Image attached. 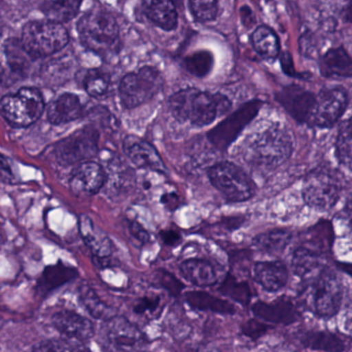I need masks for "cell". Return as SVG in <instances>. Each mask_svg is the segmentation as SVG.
I'll return each instance as SVG.
<instances>
[{"label": "cell", "mask_w": 352, "mask_h": 352, "mask_svg": "<svg viewBox=\"0 0 352 352\" xmlns=\"http://www.w3.org/2000/svg\"><path fill=\"white\" fill-rule=\"evenodd\" d=\"M169 109L176 119L198 127L210 125L231 109L225 95L211 94L195 88L182 89L169 98Z\"/></svg>", "instance_id": "1"}, {"label": "cell", "mask_w": 352, "mask_h": 352, "mask_svg": "<svg viewBox=\"0 0 352 352\" xmlns=\"http://www.w3.org/2000/svg\"><path fill=\"white\" fill-rule=\"evenodd\" d=\"M293 153L291 134L280 125L271 126L252 136L245 144L243 156L246 162L258 168H276Z\"/></svg>", "instance_id": "2"}, {"label": "cell", "mask_w": 352, "mask_h": 352, "mask_svg": "<svg viewBox=\"0 0 352 352\" xmlns=\"http://www.w3.org/2000/svg\"><path fill=\"white\" fill-rule=\"evenodd\" d=\"M78 32L82 45L99 55H111L119 52V25L107 10L96 8L86 12L78 21Z\"/></svg>", "instance_id": "3"}, {"label": "cell", "mask_w": 352, "mask_h": 352, "mask_svg": "<svg viewBox=\"0 0 352 352\" xmlns=\"http://www.w3.org/2000/svg\"><path fill=\"white\" fill-rule=\"evenodd\" d=\"M20 41L29 57L37 59L64 49L69 43V34L63 25L47 19L26 24Z\"/></svg>", "instance_id": "4"}, {"label": "cell", "mask_w": 352, "mask_h": 352, "mask_svg": "<svg viewBox=\"0 0 352 352\" xmlns=\"http://www.w3.org/2000/svg\"><path fill=\"white\" fill-rule=\"evenodd\" d=\"M45 111V100L36 88H22L0 100V113L14 127H28L34 124Z\"/></svg>", "instance_id": "5"}, {"label": "cell", "mask_w": 352, "mask_h": 352, "mask_svg": "<svg viewBox=\"0 0 352 352\" xmlns=\"http://www.w3.org/2000/svg\"><path fill=\"white\" fill-rule=\"evenodd\" d=\"M161 72L152 66H144L138 72H130L122 78L119 95L122 105L132 109L150 101L162 89Z\"/></svg>", "instance_id": "6"}, {"label": "cell", "mask_w": 352, "mask_h": 352, "mask_svg": "<svg viewBox=\"0 0 352 352\" xmlns=\"http://www.w3.org/2000/svg\"><path fill=\"white\" fill-rule=\"evenodd\" d=\"M208 175L213 186L232 202H244L254 196V182L233 163H217L209 169Z\"/></svg>", "instance_id": "7"}, {"label": "cell", "mask_w": 352, "mask_h": 352, "mask_svg": "<svg viewBox=\"0 0 352 352\" xmlns=\"http://www.w3.org/2000/svg\"><path fill=\"white\" fill-rule=\"evenodd\" d=\"M102 346L107 352H140L146 344L142 331L129 320L115 316L105 320L101 330Z\"/></svg>", "instance_id": "8"}, {"label": "cell", "mask_w": 352, "mask_h": 352, "mask_svg": "<svg viewBox=\"0 0 352 352\" xmlns=\"http://www.w3.org/2000/svg\"><path fill=\"white\" fill-rule=\"evenodd\" d=\"M340 194L338 178L329 171H314L304 180V201L316 210H330L338 202Z\"/></svg>", "instance_id": "9"}, {"label": "cell", "mask_w": 352, "mask_h": 352, "mask_svg": "<svg viewBox=\"0 0 352 352\" xmlns=\"http://www.w3.org/2000/svg\"><path fill=\"white\" fill-rule=\"evenodd\" d=\"M263 102L252 100L240 107L208 132V140L219 151H226L240 135L244 128L256 117Z\"/></svg>", "instance_id": "10"}, {"label": "cell", "mask_w": 352, "mask_h": 352, "mask_svg": "<svg viewBox=\"0 0 352 352\" xmlns=\"http://www.w3.org/2000/svg\"><path fill=\"white\" fill-rule=\"evenodd\" d=\"M99 133L94 128H84L64 138L56 146L55 155L62 165L87 162L98 152Z\"/></svg>", "instance_id": "11"}, {"label": "cell", "mask_w": 352, "mask_h": 352, "mask_svg": "<svg viewBox=\"0 0 352 352\" xmlns=\"http://www.w3.org/2000/svg\"><path fill=\"white\" fill-rule=\"evenodd\" d=\"M309 287H312V302L316 316L331 318L338 314L342 304L343 287L331 269L326 267Z\"/></svg>", "instance_id": "12"}, {"label": "cell", "mask_w": 352, "mask_h": 352, "mask_svg": "<svg viewBox=\"0 0 352 352\" xmlns=\"http://www.w3.org/2000/svg\"><path fill=\"white\" fill-rule=\"evenodd\" d=\"M349 105V95L341 87L324 89L316 96V109L310 126L331 128L344 115Z\"/></svg>", "instance_id": "13"}, {"label": "cell", "mask_w": 352, "mask_h": 352, "mask_svg": "<svg viewBox=\"0 0 352 352\" xmlns=\"http://www.w3.org/2000/svg\"><path fill=\"white\" fill-rule=\"evenodd\" d=\"M277 100L298 123L310 125L316 104L314 93L293 85L283 89L277 94Z\"/></svg>", "instance_id": "14"}, {"label": "cell", "mask_w": 352, "mask_h": 352, "mask_svg": "<svg viewBox=\"0 0 352 352\" xmlns=\"http://www.w3.org/2000/svg\"><path fill=\"white\" fill-rule=\"evenodd\" d=\"M54 328L67 339L86 342L94 336V326L85 316L70 310H61L52 316Z\"/></svg>", "instance_id": "15"}, {"label": "cell", "mask_w": 352, "mask_h": 352, "mask_svg": "<svg viewBox=\"0 0 352 352\" xmlns=\"http://www.w3.org/2000/svg\"><path fill=\"white\" fill-rule=\"evenodd\" d=\"M124 152L138 168L151 169L156 173H166L167 169L154 146L135 135L125 138Z\"/></svg>", "instance_id": "16"}, {"label": "cell", "mask_w": 352, "mask_h": 352, "mask_svg": "<svg viewBox=\"0 0 352 352\" xmlns=\"http://www.w3.org/2000/svg\"><path fill=\"white\" fill-rule=\"evenodd\" d=\"M105 182L102 167L93 161L80 163L70 177V188L76 196L89 197L97 194Z\"/></svg>", "instance_id": "17"}, {"label": "cell", "mask_w": 352, "mask_h": 352, "mask_svg": "<svg viewBox=\"0 0 352 352\" xmlns=\"http://www.w3.org/2000/svg\"><path fill=\"white\" fill-rule=\"evenodd\" d=\"M254 316L262 322L276 324H294L299 320L297 306L289 298H280L271 303L258 301L252 307Z\"/></svg>", "instance_id": "18"}, {"label": "cell", "mask_w": 352, "mask_h": 352, "mask_svg": "<svg viewBox=\"0 0 352 352\" xmlns=\"http://www.w3.org/2000/svg\"><path fill=\"white\" fill-rule=\"evenodd\" d=\"M322 256L302 245L294 252L292 261L294 273L302 279L306 287H309L326 268Z\"/></svg>", "instance_id": "19"}, {"label": "cell", "mask_w": 352, "mask_h": 352, "mask_svg": "<svg viewBox=\"0 0 352 352\" xmlns=\"http://www.w3.org/2000/svg\"><path fill=\"white\" fill-rule=\"evenodd\" d=\"M82 111L84 107L80 98L72 93H64L52 101L47 109V117L53 125H63L80 119Z\"/></svg>", "instance_id": "20"}, {"label": "cell", "mask_w": 352, "mask_h": 352, "mask_svg": "<svg viewBox=\"0 0 352 352\" xmlns=\"http://www.w3.org/2000/svg\"><path fill=\"white\" fill-rule=\"evenodd\" d=\"M254 275L256 283L269 293H276L283 289L289 279L287 267L278 261L256 263Z\"/></svg>", "instance_id": "21"}, {"label": "cell", "mask_w": 352, "mask_h": 352, "mask_svg": "<svg viewBox=\"0 0 352 352\" xmlns=\"http://www.w3.org/2000/svg\"><path fill=\"white\" fill-rule=\"evenodd\" d=\"M80 232L85 243L98 260H105L113 252V243L107 234L96 228L88 215L80 217Z\"/></svg>", "instance_id": "22"}, {"label": "cell", "mask_w": 352, "mask_h": 352, "mask_svg": "<svg viewBox=\"0 0 352 352\" xmlns=\"http://www.w3.org/2000/svg\"><path fill=\"white\" fill-rule=\"evenodd\" d=\"M320 68L326 78H351V56L342 47H333L322 56Z\"/></svg>", "instance_id": "23"}, {"label": "cell", "mask_w": 352, "mask_h": 352, "mask_svg": "<svg viewBox=\"0 0 352 352\" xmlns=\"http://www.w3.org/2000/svg\"><path fill=\"white\" fill-rule=\"evenodd\" d=\"M182 276L197 287H210L217 283L214 267L201 258H190L180 265Z\"/></svg>", "instance_id": "24"}, {"label": "cell", "mask_w": 352, "mask_h": 352, "mask_svg": "<svg viewBox=\"0 0 352 352\" xmlns=\"http://www.w3.org/2000/svg\"><path fill=\"white\" fill-rule=\"evenodd\" d=\"M144 12L146 18L162 30H175L177 27V10L173 0H150Z\"/></svg>", "instance_id": "25"}, {"label": "cell", "mask_w": 352, "mask_h": 352, "mask_svg": "<svg viewBox=\"0 0 352 352\" xmlns=\"http://www.w3.org/2000/svg\"><path fill=\"white\" fill-rule=\"evenodd\" d=\"M334 237L332 223L327 221H318L306 232L302 246L324 256L332 248Z\"/></svg>", "instance_id": "26"}, {"label": "cell", "mask_w": 352, "mask_h": 352, "mask_svg": "<svg viewBox=\"0 0 352 352\" xmlns=\"http://www.w3.org/2000/svg\"><path fill=\"white\" fill-rule=\"evenodd\" d=\"M184 299L190 307L201 311H211L219 314H235V306L221 298L214 297L206 292L190 291L184 294Z\"/></svg>", "instance_id": "27"}, {"label": "cell", "mask_w": 352, "mask_h": 352, "mask_svg": "<svg viewBox=\"0 0 352 352\" xmlns=\"http://www.w3.org/2000/svg\"><path fill=\"white\" fill-rule=\"evenodd\" d=\"M78 271L62 263L47 267L37 283L39 293L47 294L76 278Z\"/></svg>", "instance_id": "28"}, {"label": "cell", "mask_w": 352, "mask_h": 352, "mask_svg": "<svg viewBox=\"0 0 352 352\" xmlns=\"http://www.w3.org/2000/svg\"><path fill=\"white\" fill-rule=\"evenodd\" d=\"M252 43L258 55L265 59H275L280 54V43L270 27L261 25L252 34Z\"/></svg>", "instance_id": "29"}, {"label": "cell", "mask_w": 352, "mask_h": 352, "mask_svg": "<svg viewBox=\"0 0 352 352\" xmlns=\"http://www.w3.org/2000/svg\"><path fill=\"white\" fill-rule=\"evenodd\" d=\"M302 344L311 351L322 352H343L345 343L338 335L324 331L307 332L302 336Z\"/></svg>", "instance_id": "30"}, {"label": "cell", "mask_w": 352, "mask_h": 352, "mask_svg": "<svg viewBox=\"0 0 352 352\" xmlns=\"http://www.w3.org/2000/svg\"><path fill=\"white\" fill-rule=\"evenodd\" d=\"M82 2V0H43V10L47 20L63 24L78 14Z\"/></svg>", "instance_id": "31"}, {"label": "cell", "mask_w": 352, "mask_h": 352, "mask_svg": "<svg viewBox=\"0 0 352 352\" xmlns=\"http://www.w3.org/2000/svg\"><path fill=\"white\" fill-rule=\"evenodd\" d=\"M80 300L85 309L95 320L105 322L117 316L115 309L104 303L89 285H82L80 287Z\"/></svg>", "instance_id": "32"}, {"label": "cell", "mask_w": 352, "mask_h": 352, "mask_svg": "<svg viewBox=\"0 0 352 352\" xmlns=\"http://www.w3.org/2000/svg\"><path fill=\"white\" fill-rule=\"evenodd\" d=\"M291 240L292 233L287 230H272L256 236L254 239V245L262 252L277 254L283 252Z\"/></svg>", "instance_id": "33"}, {"label": "cell", "mask_w": 352, "mask_h": 352, "mask_svg": "<svg viewBox=\"0 0 352 352\" xmlns=\"http://www.w3.org/2000/svg\"><path fill=\"white\" fill-rule=\"evenodd\" d=\"M336 156L341 165L352 171V118L342 123L339 128Z\"/></svg>", "instance_id": "34"}, {"label": "cell", "mask_w": 352, "mask_h": 352, "mask_svg": "<svg viewBox=\"0 0 352 352\" xmlns=\"http://www.w3.org/2000/svg\"><path fill=\"white\" fill-rule=\"evenodd\" d=\"M214 65V57L207 50L194 52L184 59V67L196 78H205L210 74Z\"/></svg>", "instance_id": "35"}, {"label": "cell", "mask_w": 352, "mask_h": 352, "mask_svg": "<svg viewBox=\"0 0 352 352\" xmlns=\"http://www.w3.org/2000/svg\"><path fill=\"white\" fill-rule=\"evenodd\" d=\"M219 289L223 296H227L234 301L243 304V305H248L252 300L250 285L246 283L236 280V278L231 275H228L227 278H225Z\"/></svg>", "instance_id": "36"}, {"label": "cell", "mask_w": 352, "mask_h": 352, "mask_svg": "<svg viewBox=\"0 0 352 352\" xmlns=\"http://www.w3.org/2000/svg\"><path fill=\"white\" fill-rule=\"evenodd\" d=\"M84 86L85 90L90 96L100 98L109 92L111 78L101 70L91 69L85 76Z\"/></svg>", "instance_id": "37"}, {"label": "cell", "mask_w": 352, "mask_h": 352, "mask_svg": "<svg viewBox=\"0 0 352 352\" xmlns=\"http://www.w3.org/2000/svg\"><path fill=\"white\" fill-rule=\"evenodd\" d=\"M32 352H91L82 342L72 339H50L33 347Z\"/></svg>", "instance_id": "38"}, {"label": "cell", "mask_w": 352, "mask_h": 352, "mask_svg": "<svg viewBox=\"0 0 352 352\" xmlns=\"http://www.w3.org/2000/svg\"><path fill=\"white\" fill-rule=\"evenodd\" d=\"M6 59L10 68L14 72H24L28 65L29 55L25 51L22 43L19 39H10L6 43Z\"/></svg>", "instance_id": "39"}, {"label": "cell", "mask_w": 352, "mask_h": 352, "mask_svg": "<svg viewBox=\"0 0 352 352\" xmlns=\"http://www.w3.org/2000/svg\"><path fill=\"white\" fill-rule=\"evenodd\" d=\"M195 18L201 22L215 20L219 14V0H188Z\"/></svg>", "instance_id": "40"}, {"label": "cell", "mask_w": 352, "mask_h": 352, "mask_svg": "<svg viewBox=\"0 0 352 352\" xmlns=\"http://www.w3.org/2000/svg\"><path fill=\"white\" fill-rule=\"evenodd\" d=\"M269 327L264 322L258 320H248L242 326V332L252 339H258L262 337L268 331Z\"/></svg>", "instance_id": "41"}, {"label": "cell", "mask_w": 352, "mask_h": 352, "mask_svg": "<svg viewBox=\"0 0 352 352\" xmlns=\"http://www.w3.org/2000/svg\"><path fill=\"white\" fill-rule=\"evenodd\" d=\"M160 298L159 297H144L134 306V314H153L158 309L160 305Z\"/></svg>", "instance_id": "42"}, {"label": "cell", "mask_w": 352, "mask_h": 352, "mask_svg": "<svg viewBox=\"0 0 352 352\" xmlns=\"http://www.w3.org/2000/svg\"><path fill=\"white\" fill-rule=\"evenodd\" d=\"M159 283L170 293L176 294L180 293L182 289V285L175 279L170 273L165 272V271H159Z\"/></svg>", "instance_id": "43"}, {"label": "cell", "mask_w": 352, "mask_h": 352, "mask_svg": "<svg viewBox=\"0 0 352 352\" xmlns=\"http://www.w3.org/2000/svg\"><path fill=\"white\" fill-rule=\"evenodd\" d=\"M280 64L283 72H285L287 76H293V78H300V76H302L301 74L296 72L295 66H294L293 57H292L289 52H283V53L281 54Z\"/></svg>", "instance_id": "44"}, {"label": "cell", "mask_w": 352, "mask_h": 352, "mask_svg": "<svg viewBox=\"0 0 352 352\" xmlns=\"http://www.w3.org/2000/svg\"><path fill=\"white\" fill-rule=\"evenodd\" d=\"M129 230L133 237H135L142 243H146V242L150 241V234L138 221H131L129 223Z\"/></svg>", "instance_id": "45"}, {"label": "cell", "mask_w": 352, "mask_h": 352, "mask_svg": "<svg viewBox=\"0 0 352 352\" xmlns=\"http://www.w3.org/2000/svg\"><path fill=\"white\" fill-rule=\"evenodd\" d=\"M14 173H12L8 159L0 155V178L4 182H10L14 179Z\"/></svg>", "instance_id": "46"}, {"label": "cell", "mask_w": 352, "mask_h": 352, "mask_svg": "<svg viewBox=\"0 0 352 352\" xmlns=\"http://www.w3.org/2000/svg\"><path fill=\"white\" fill-rule=\"evenodd\" d=\"M240 16L241 22L246 28H252L256 24V16L250 6H244L240 8Z\"/></svg>", "instance_id": "47"}, {"label": "cell", "mask_w": 352, "mask_h": 352, "mask_svg": "<svg viewBox=\"0 0 352 352\" xmlns=\"http://www.w3.org/2000/svg\"><path fill=\"white\" fill-rule=\"evenodd\" d=\"M160 237L166 245L175 246L179 243L180 234L175 230H164L160 232Z\"/></svg>", "instance_id": "48"}, {"label": "cell", "mask_w": 352, "mask_h": 352, "mask_svg": "<svg viewBox=\"0 0 352 352\" xmlns=\"http://www.w3.org/2000/svg\"><path fill=\"white\" fill-rule=\"evenodd\" d=\"M342 217L344 219L347 229H349V234H351L352 238V198L349 201L346 206L344 207Z\"/></svg>", "instance_id": "49"}, {"label": "cell", "mask_w": 352, "mask_h": 352, "mask_svg": "<svg viewBox=\"0 0 352 352\" xmlns=\"http://www.w3.org/2000/svg\"><path fill=\"white\" fill-rule=\"evenodd\" d=\"M342 16L346 22L352 23V0L343 8Z\"/></svg>", "instance_id": "50"}, {"label": "cell", "mask_w": 352, "mask_h": 352, "mask_svg": "<svg viewBox=\"0 0 352 352\" xmlns=\"http://www.w3.org/2000/svg\"><path fill=\"white\" fill-rule=\"evenodd\" d=\"M338 268L352 277V264L351 263H338Z\"/></svg>", "instance_id": "51"}, {"label": "cell", "mask_w": 352, "mask_h": 352, "mask_svg": "<svg viewBox=\"0 0 352 352\" xmlns=\"http://www.w3.org/2000/svg\"><path fill=\"white\" fill-rule=\"evenodd\" d=\"M197 352H221L217 347L213 346V345H203V346L199 347L198 351Z\"/></svg>", "instance_id": "52"}, {"label": "cell", "mask_w": 352, "mask_h": 352, "mask_svg": "<svg viewBox=\"0 0 352 352\" xmlns=\"http://www.w3.org/2000/svg\"><path fill=\"white\" fill-rule=\"evenodd\" d=\"M267 1H271V0H267Z\"/></svg>", "instance_id": "53"}, {"label": "cell", "mask_w": 352, "mask_h": 352, "mask_svg": "<svg viewBox=\"0 0 352 352\" xmlns=\"http://www.w3.org/2000/svg\"><path fill=\"white\" fill-rule=\"evenodd\" d=\"M140 352H142V351H140Z\"/></svg>", "instance_id": "54"}]
</instances>
